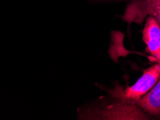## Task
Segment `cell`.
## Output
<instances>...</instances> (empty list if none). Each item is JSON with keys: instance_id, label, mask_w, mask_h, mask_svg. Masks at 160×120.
Returning <instances> with one entry per match:
<instances>
[{"instance_id": "cell-6", "label": "cell", "mask_w": 160, "mask_h": 120, "mask_svg": "<svg viewBox=\"0 0 160 120\" xmlns=\"http://www.w3.org/2000/svg\"><path fill=\"white\" fill-rule=\"evenodd\" d=\"M98 1H100V0H98ZM102 1H105V0H102ZM134 1H136V0H134Z\"/></svg>"}, {"instance_id": "cell-1", "label": "cell", "mask_w": 160, "mask_h": 120, "mask_svg": "<svg viewBox=\"0 0 160 120\" xmlns=\"http://www.w3.org/2000/svg\"><path fill=\"white\" fill-rule=\"evenodd\" d=\"M160 78V65L158 63L146 69L138 81L132 86L123 89L117 85L108 91L109 94L120 102L135 103L154 86Z\"/></svg>"}, {"instance_id": "cell-4", "label": "cell", "mask_w": 160, "mask_h": 120, "mask_svg": "<svg viewBox=\"0 0 160 120\" xmlns=\"http://www.w3.org/2000/svg\"><path fill=\"white\" fill-rule=\"evenodd\" d=\"M142 35L143 41L147 45L146 50L160 65V26L152 16L147 17Z\"/></svg>"}, {"instance_id": "cell-3", "label": "cell", "mask_w": 160, "mask_h": 120, "mask_svg": "<svg viewBox=\"0 0 160 120\" xmlns=\"http://www.w3.org/2000/svg\"><path fill=\"white\" fill-rule=\"evenodd\" d=\"M147 16L154 17L160 26V0H136L126 9L123 20L128 23L142 24Z\"/></svg>"}, {"instance_id": "cell-2", "label": "cell", "mask_w": 160, "mask_h": 120, "mask_svg": "<svg viewBox=\"0 0 160 120\" xmlns=\"http://www.w3.org/2000/svg\"><path fill=\"white\" fill-rule=\"evenodd\" d=\"M137 106L131 103L120 102L104 108L85 109L79 112V117L81 119H126V114L129 119H149L152 118L149 115L143 114V112Z\"/></svg>"}, {"instance_id": "cell-5", "label": "cell", "mask_w": 160, "mask_h": 120, "mask_svg": "<svg viewBox=\"0 0 160 120\" xmlns=\"http://www.w3.org/2000/svg\"><path fill=\"white\" fill-rule=\"evenodd\" d=\"M151 117L160 118V78L153 89L135 103Z\"/></svg>"}]
</instances>
